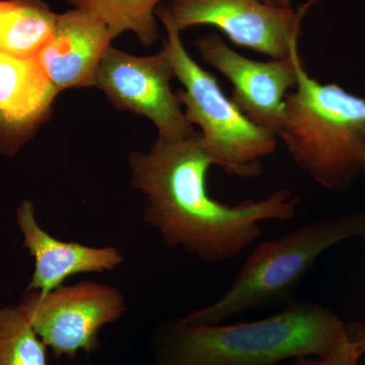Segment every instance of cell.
Segmentation results:
<instances>
[{"label": "cell", "mask_w": 365, "mask_h": 365, "mask_svg": "<svg viewBox=\"0 0 365 365\" xmlns=\"http://www.w3.org/2000/svg\"><path fill=\"white\" fill-rule=\"evenodd\" d=\"M213 165L200 133L158 138L148 153H131V185L145 196L143 220L169 249H182L205 263L230 260L261 237L259 223L289 222L300 197L278 189L262 200L228 205L212 198L207 173Z\"/></svg>", "instance_id": "cell-1"}, {"label": "cell", "mask_w": 365, "mask_h": 365, "mask_svg": "<svg viewBox=\"0 0 365 365\" xmlns=\"http://www.w3.org/2000/svg\"><path fill=\"white\" fill-rule=\"evenodd\" d=\"M345 328L328 307L297 302L248 323L165 322L153 333L151 348L157 365H281L297 357L326 356Z\"/></svg>", "instance_id": "cell-2"}, {"label": "cell", "mask_w": 365, "mask_h": 365, "mask_svg": "<svg viewBox=\"0 0 365 365\" xmlns=\"http://www.w3.org/2000/svg\"><path fill=\"white\" fill-rule=\"evenodd\" d=\"M290 157L317 184L344 193L364 176L365 98L337 83H321L299 64L277 132Z\"/></svg>", "instance_id": "cell-3"}, {"label": "cell", "mask_w": 365, "mask_h": 365, "mask_svg": "<svg viewBox=\"0 0 365 365\" xmlns=\"http://www.w3.org/2000/svg\"><path fill=\"white\" fill-rule=\"evenodd\" d=\"M364 215L322 218L270 241L247 257L230 287L207 307L179 318L190 325H217L253 309L292 297L302 280L329 249L362 237Z\"/></svg>", "instance_id": "cell-4"}, {"label": "cell", "mask_w": 365, "mask_h": 365, "mask_svg": "<svg viewBox=\"0 0 365 365\" xmlns=\"http://www.w3.org/2000/svg\"><path fill=\"white\" fill-rule=\"evenodd\" d=\"M157 14L167 30L163 47L175 78L184 86L177 91L178 98L186 108L184 112L190 123L200 127L204 150L213 165L242 179L260 176L262 160L274 155L277 148V134L250 121L225 95L215 74L192 59L168 7L158 9Z\"/></svg>", "instance_id": "cell-5"}, {"label": "cell", "mask_w": 365, "mask_h": 365, "mask_svg": "<svg viewBox=\"0 0 365 365\" xmlns=\"http://www.w3.org/2000/svg\"><path fill=\"white\" fill-rule=\"evenodd\" d=\"M21 311L57 359L74 360L79 351L100 349V332L128 311L121 290L97 281L62 285L47 294L25 292Z\"/></svg>", "instance_id": "cell-6"}, {"label": "cell", "mask_w": 365, "mask_h": 365, "mask_svg": "<svg viewBox=\"0 0 365 365\" xmlns=\"http://www.w3.org/2000/svg\"><path fill=\"white\" fill-rule=\"evenodd\" d=\"M174 78L165 47L150 56H134L110 47L98 66L96 86L118 109L150 120L157 127L158 138L176 140L195 131L172 90Z\"/></svg>", "instance_id": "cell-7"}, {"label": "cell", "mask_w": 365, "mask_h": 365, "mask_svg": "<svg viewBox=\"0 0 365 365\" xmlns=\"http://www.w3.org/2000/svg\"><path fill=\"white\" fill-rule=\"evenodd\" d=\"M168 9L180 33L215 26L235 45L279 60L299 52L302 20L309 9L306 4L276 9L259 0H173Z\"/></svg>", "instance_id": "cell-8"}, {"label": "cell", "mask_w": 365, "mask_h": 365, "mask_svg": "<svg viewBox=\"0 0 365 365\" xmlns=\"http://www.w3.org/2000/svg\"><path fill=\"white\" fill-rule=\"evenodd\" d=\"M201 57L232 83L230 100L250 121L277 134L285 116V98L295 88L302 63L299 53L289 59L257 61L242 56L209 33L195 41Z\"/></svg>", "instance_id": "cell-9"}, {"label": "cell", "mask_w": 365, "mask_h": 365, "mask_svg": "<svg viewBox=\"0 0 365 365\" xmlns=\"http://www.w3.org/2000/svg\"><path fill=\"white\" fill-rule=\"evenodd\" d=\"M16 222L23 237V248L34 259L33 274L25 292L47 294L64 285L71 276L108 272L124 262L123 254L116 247H91L53 237L38 222L33 201L19 204Z\"/></svg>", "instance_id": "cell-10"}, {"label": "cell", "mask_w": 365, "mask_h": 365, "mask_svg": "<svg viewBox=\"0 0 365 365\" xmlns=\"http://www.w3.org/2000/svg\"><path fill=\"white\" fill-rule=\"evenodd\" d=\"M112 40L102 21L73 9L57 16L54 32L37 60L58 93L96 86L98 66Z\"/></svg>", "instance_id": "cell-11"}, {"label": "cell", "mask_w": 365, "mask_h": 365, "mask_svg": "<svg viewBox=\"0 0 365 365\" xmlns=\"http://www.w3.org/2000/svg\"><path fill=\"white\" fill-rule=\"evenodd\" d=\"M57 95L37 58L0 51V153H16L48 116Z\"/></svg>", "instance_id": "cell-12"}, {"label": "cell", "mask_w": 365, "mask_h": 365, "mask_svg": "<svg viewBox=\"0 0 365 365\" xmlns=\"http://www.w3.org/2000/svg\"><path fill=\"white\" fill-rule=\"evenodd\" d=\"M57 16L43 0H0V51L37 58L54 32Z\"/></svg>", "instance_id": "cell-13"}, {"label": "cell", "mask_w": 365, "mask_h": 365, "mask_svg": "<svg viewBox=\"0 0 365 365\" xmlns=\"http://www.w3.org/2000/svg\"><path fill=\"white\" fill-rule=\"evenodd\" d=\"M74 9H83L98 19L113 39L124 32H133L144 46L158 39L155 9L165 0H67ZM173 1V0H170Z\"/></svg>", "instance_id": "cell-14"}, {"label": "cell", "mask_w": 365, "mask_h": 365, "mask_svg": "<svg viewBox=\"0 0 365 365\" xmlns=\"http://www.w3.org/2000/svg\"><path fill=\"white\" fill-rule=\"evenodd\" d=\"M46 348L19 304L0 307V365H48Z\"/></svg>", "instance_id": "cell-15"}, {"label": "cell", "mask_w": 365, "mask_h": 365, "mask_svg": "<svg viewBox=\"0 0 365 365\" xmlns=\"http://www.w3.org/2000/svg\"><path fill=\"white\" fill-rule=\"evenodd\" d=\"M365 354V326L353 322L346 325L338 345L324 357H297L281 365H360Z\"/></svg>", "instance_id": "cell-16"}, {"label": "cell", "mask_w": 365, "mask_h": 365, "mask_svg": "<svg viewBox=\"0 0 365 365\" xmlns=\"http://www.w3.org/2000/svg\"><path fill=\"white\" fill-rule=\"evenodd\" d=\"M266 6L276 7V9H288L292 7V0H259Z\"/></svg>", "instance_id": "cell-17"}, {"label": "cell", "mask_w": 365, "mask_h": 365, "mask_svg": "<svg viewBox=\"0 0 365 365\" xmlns=\"http://www.w3.org/2000/svg\"><path fill=\"white\" fill-rule=\"evenodd\" d=\"M322 1H323V0H307L306 4L307 6H309V7L318 6V4H321Z\"/></svg>", "instance_id": "cell-18"}, {"label": "cell", "mask_w": 365, "mask_h": 365, "mask_svg": "<svg viewBox=\"0 0 365 365\" xmlns=\"http://www.w3.org/2000/svg\"><path fill=\"white\" fill-rule=\"evenodd\" d=\"M362 167H364V174H365V143H364V151H362Z\"/></svg>", "instance_id": "cell-19"}, {"label": "cell", "mask_w": 365, "mask_h": 365, "mask_svg": "<svg viewBox=\"0 0 365 365\" xmlns=\"http://www.w3.org/2000/svg\"><path fill=\"white\" fill-rule=\"evenodd\" d=\"M364 220H365V215H364ZM362 237H364V242H365V223H364V235H362Z\"/></svg>", "instance_id": "cell-20"}, {"label": "cell", "mask_w": 365, "mask_h": 365, "mask_svg": "<svg viewBox=\"0 0 365 365\" xmlns=\"http://www.w3.org/2000/svg\"><path fill=\"white\" fill-rule=\"evenodd\" d=\"M360 365H365V364H360Z\"/></svg>", "instance_id": "cell-21"}]
</instances>
